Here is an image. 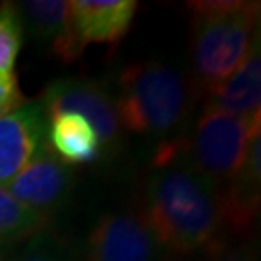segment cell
<instances>
[{"instance_id":"cell-1","label":"cell","mask_w":261,"mask_h":261,"mask_svg":"<svg viewBox=\"0 0 261 261\" xmlns=\"http://www.w3.org/2000/svg\"><path fill=\"white\" fill-rule=\"evenodd\" d=\"M140 215L165 255H211L226 246L219 194L178 157L151 163Z\"/></svg>"},{"instance_id":"cell-2","label":"cell","mask_w":261,"mask_h":261,"mask_svg":"<svg viewBox=\"0 0 261 261\" xmlns=\"http://www.w3.org/2000/svg\"><path fill=\"white\" fill-rule=\"evenodd\" d=\"M199 97L190 74L163 60L124 68L112 93L122 132L155 140L159 145L186 134Z\"/></svg>"},{"instance_id":"cell-3","label":"cell","mask_w":261,"mask_h":261,"mask_svg":"<svg viewBox=\"0 0 261 261\" xmlns=\"http://www.w3.org/2000/svg\"><path fill=\"white\" fill-rule=\"evenodd\" d=\"M190 8V77L201 97L238 70L259 39V2L201 0Z\"/></svg>"},{"instance_id":"cell-4","label":"cell","mask_w":261,"mask_h":261,"mask_svg":"<svg viewBox=\"0 0 261 261\" xmlns=\"http://www.w3.org/2000/svg\"><path fill=\"white\" fill-rule=\"evenodd\" d=\"M261 132V114L238 118L203 105L180 138L178 159L221 194L238 174L248 145Z\"/></svg>"},{"instance_id":"cell-5","label":"cell","mask_w":261,"mask_h":261,"mask_svg":"<svg viewBox=\"0 0 261 261\" xmlns=\"http://www.w3.org/2000/svg\"><path fill=\"white\" fill-rule=\"evenodd\" d=\"M138 2L134 0H70L64 33L50 47L53 55L72 62L89 45H118L130 31Z\"/></svg>"},{"instance_id":"cell-6","label":"cell","mask_w":261,"mask_h":261,"mask_svg":"<svg viewBox=\"0 0 261 261\" xmlns=\"http://www.w3.org/2000/svg\"><path fill=\"white\" fill-rule=\"evenodd\" d=\"M161 250L138 209H111L95 219L82 246V261H161Z\"/></svg>"},{"instance_id":"cell-7","label":"cell","mask_w":261,"mask_h":261,"mask_svg":"<svg viewBox=\"0 0 261 261\" xmlns=\"http://www.w3.org/2000/svg\"><path fill=\"white\" fill-rule=\"evenodd\" d=\"M39 105L47 114V120L55 114L74 112L91 122L103 153L112 155L122 143V126L114 109L112 91L107 85L84 77H60L45 87Z\"/></svg>"},{"instance_id":"cell-8","label":"cell","mask_w":261,"mask_h":261,"mask_svg":"<svg viewBox=\"0 0 261 261\" xmlns=\"http://www.w3.org/2000/svg\"><path fill=\"white\" fill-rule=\"evenodd\" d=\"M74 184L75 172L50 149L47 141L28 167L4 184V188L10 196L48 223L53 215L68 203Z\"/></svg>"},{"instance_id":"cell-9","label":"cell","mask_w":261,"mask_h":261,"mask_svg":"<svg viewBox=\"0 0 261 261\" xmlns=\"http://www.w3.org/2000/svg\"><path fill=\"white\" fill-rule=\"evenodd\" d=\"M47 114L31 101L0 118V186L8 184L47 143Z\"/></svg>"},{"instance_id":"cell-10","label":"cell","mask_w":261,"mask_h":261,"mask_svg":"<svg viewBox=\"0 0 261 261\" xmlns=\"http://www.w3.org/2000/svg\"><path fill=\"white\" fill-rule=\"evenodd\" d=\"M205 105L238 118L261 114V50L259 39L253 43L246 60L224 84L205 97Z\"/></svg>"},{"instance_id":"cell-11","label":"cell","mask_w":261,"mask_h":261,"mask_svg":"<svg viewBox=\"0 0 261 261\" xmlns=\"http://www.w3.org/2000/svg\"><path fill=\"white\" fill-rule=\"evenodd\" d=\"M47 141L66 165H89L103 157V145L91 122L74 112L48 118Z\"/></svg>"},{"instance_id":"cell-12","label":"cell","mask_w":261,"mask_h":261,"mask_svg":"<svg viewBox=\"0 0 261 261\" xmlns=\"http://www.w3.org/2000/svg\"><path fill=\"white\" fill-rule=\"evenodd\" d=\"M23 25V33L43 47H53L64 33L70 2L66 0H23L14 2Z\"/></svg>"},{"instance_id":"cell-13","label":"cell","mask_w":261,"mask_h":261,"mask_svg":"<svg viewBox=\"0 0 261 261\" xmlns=\"http://www.w3.org/2000/svg\"><path fill=\"white\" fill-rule=\"evenodd\" d=\"M47 224L43 217L19 203L6 188L0 186V253L25 242L33 234L43 232Z\"/></svg>"},{"instance_id":"cell-14","label":"cell","mask_w":261,"mask_h":261,"mask_svg":"<svg viewBox=\"0 0 261 261\" xmlns=\"http://www.w3.org/2000/svg\"><path fill=\"white\" fill-rule=\"evenodd\" d=\"M23 25L14 2H0V74H14L23 47Z\"/></svg>"},{"instance_id":"cell-15","label":"cell","mask_w":261,"mask_h":261,"mask_svg":"<svg viewBox=\"0 0 261 261\" xmlns=\"http://www.w3.org/2000/svg\"><path fill=\"white\" fill-rule=\"evenodd\" d=\"M8 261H70L60 244L43 230L33 234L25 242L16 246V252L12 253Z\"/></svg>"},{"instance_id":"cell-16","label":"cell","mask_w":261,"mask_h":261,"mask_svg":"<svg viewBox=\"0 0 261 261\" xmlns=\"http://www.w3.org/2000/svg\"><path fill=\"white\" fill-rule=\"evenodd\" d=\"M25 105L16 74H0V118Z\"/></svg>"},{"instance_id":"cell-17","label":"cell","mask_w":261,"mask_h":261,"mask_svg":"<svg viewBox=\"0 0 261 261\" xmlns=\"http://www.w3.org/2000/svg\"><path fill=\"white\" fill-rule=\"evenodd\" d=\"M205 261H257L253 255L252 250L246 248H228L224 246L221 250H217L215 253L207 255Z\"/></svg>"},{"instance_id":"cell-18","label":"cell","mask_w":261,"mask_h":261,"mask_svg":"<svg viewBox=\"0 0 261 261\" xmlns=\"http://www.w3.org/2000/svg\"><path fill=\"white\" fill-rule=\"evenodd\" d=\"M0 261H4V259H2V253H0Z\"/></svg>"}]
</instances>
